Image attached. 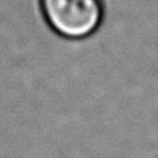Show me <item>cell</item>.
Listing matches in <instances>:
<instances>
[{
    "instance_id": "1",
    "label": "cell",
    "mask_w": 158,
    "mask_h": 158,
    "mask_svg": "<svg viewBox=\"0 0 158 158\" xmlns=\"http://www.w3.org/2000/svg\"><path fill=\"white\" fill-rule=\"evenodd\" d=\"M39 7L50 29L71 40L92 36L106 15L104 0H39Z\"/></svg>"
}]
</instances>
